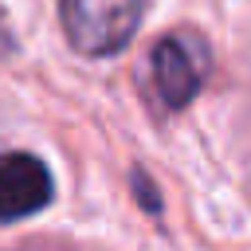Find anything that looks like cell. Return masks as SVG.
<instances>
[{
    "label": "cell",
    "instance_id": "cell-1",
    "mask_svg": "<svg viewBox=\"0 0 251 251\" xmlns=\"http://www.w3.org/2000/svg\"><path fill=\"white\" fill-rule=\"evenodd\" d=\"M145 20V0H59V24L78 55L110 59L129 47Z\"/></svg>",
    "mask_w": 251,
    "mask_h": 251
},
{
    "label": "cell",
    "instance_id": "cell-2",
    "mask_svg": "<svg viewBox=\"0 0 251 251\" xmlns=\"http://www.w3.org/2000/svg\"><path fill=\"white\" fill-rule=\"evenodd\" d=\"M208 78V47L192 31H169L149 51V82L161 110H184Z\"/></svg>",
    "mask_w": 251,
    "mask_h": 251
},
{
    "label": "cell",
    "instance_id": "cell-3",
    "mask_svg": "<svg viewBox=\"0 0 251 251\" xmlns=\"http://www.w3.org/2000/svg\"><path fill=\"white\" fill-rule=\"evenodd\" d=\"M55 196V176L43 157L27 149L0 153V224H20L43 212Z\"/></svg>",
    "mask_w": 251,
    "mask_h": 251
},
{
    "label": "cell",
    "instance_id": "cell-4",
    "mask_svg": "<svg viewBox=\"0 0 251 251\" xmlns=\"http://www.w3.org/2000/svg\"><path fill=\"white\" fill-rule=\"evenodd\" d=\"M133 184H137V200L145 204V212L157 216V212H161V196L153 192V184H149V176H145L141 169H133Z\"/></svg>",
    "mask_w": 251,
    "mask_h": 251
},
{
    "label": "cell",
    "instance_id": "cell-5",
    "mask_svg": "<svg viewBox=\"0 0 251 251\" xmlns=\"http://www.w3.org/2000/svg\"><path fill=\"white\" fill-rule=\"evenodd\" d=\"M12 51H16V39H12V31L0 24V59H8Z\"/></svg>",
    "mask_w": 251,
    "mask_h": 251
}]
</instances>
